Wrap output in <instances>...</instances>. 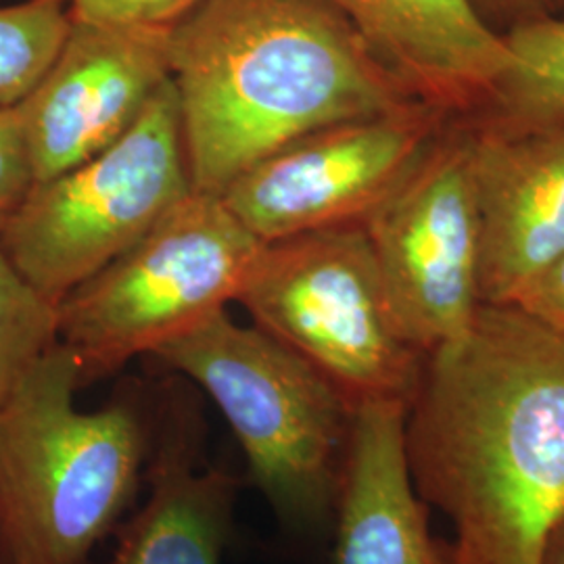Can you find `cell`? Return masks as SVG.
I'll return each instance as SVG.
<instances>
[{
  "label": "cell",
  "mask_w": 564,
  "mask_h": 564,
  "mask_svg": "<svg viewBox=\"0 0 564 564\" xmlns=\"http://www.w3.org/2000/svg\"><path fill=\"white\" fill-rule=\"evenodd\" d=\"M36 184L20 111L0 109V230L13 218Z\"/></svg>",
  "instance_id": "cell-19"
},
{
  "label": "cell",
  "mask_w": 564,
  "mask_h": 564,
  "mask_svg": "<svg viewBox=\"0 0 564 564\" xmlns=\"http://www.w3.org/2000/svg\"><path fill=\"white\" fill-rule=\"evenodd\" d=\"M69 20L170 32L202 0H55Z\"/></svg>",
  "instance_id": "cell-18"
},
{
  "label": "cell",
  "mask_w": 564,
  "mask_h": 564,
  "mask_svg": "<svg viewBox=\"0 0 564 564\" xmlns=\"http://www.w3.org/2000/svg\"><path fill=\"white\" fill-rule=\"evenodd\" d=\"M142 481L149 498L118 524V545L105 564H220L239 479L205 464V424L188 403L170 400L155 412Z\"/></svg>",
  "instance_id": "cell-13"
},
{
  "label": "cell",
  "mask_w": 564,
  "mask_h": 564,
  "mask_svg": "<svg viewBox=\"0 0 564 564\" xmlns=\"http://www.w3.org/2000/svg\"><path fill=\"white\" fill-rule=\"evenodd\" d=\"M258 241L220 195L191 191L139 241L57 303L82 387L151 356L237 302Z\"/></svg>",
  "instance_id": "cell-5"
},
{
  "label": "cell",
  "mask_w": 564,
  "mask_h": 564,
  "mask_svg": "<svg viewBox=\"0 0 564 564\" xmlns=\"http://www.w3.org/2000/svg\"><path fill=\"white\" fill-rule=\"evenodd\" d=\"M538 564H564V514L547 533Z\"/></svg>",
  "instance_id": "cell-22"
},
{
  "label": "cell",
  "mask_w": 564,
  "mask_h": 564,
  "mask_svg": "<svg viewBox=\"0 0 564 564\" xmlns=\"http://www.w3.org/2000/svg\"><path fill=\"white\" fill-rule=\"evenodd\" d=\"M364 228L403 339L429 354L460 337L481 305V226L463 118L447 121Z\"/></svg>",
  "instance_id": "cell-8"
},
{
  "label": "cell",
  "mask_w": 564,
  "mask_h": 564,
  "mask_svg": "<svg viewBox=\"0 0 564 564\" xmlns=\"http://www.w3.org/2000/svg\"><path fill=\"white\" fill-rule=\"evenodd\" d=\"M57 341V305L25 281L0 249V405Z\"/></svg>",
  "instance_id": "cell-17"
},
{
  "label": "cell",
  "mask_w": 564,
  "mask_h": 564,
  "mask_svg": "<svg viewBox=\"0 0 564 564\" xmlns=\"http://www.w3.org/2000/svg\"><path fill=\"white\" fill-rule=\"evenodd\" d=\"M529 314L564 330V256L517 300Z\"/></svg>",
  "instance_id": "cell-20"
},
{
  "label": "cell",
  "mask_w": 564,
  "mask_h": 564,
  "mask_svg": "<svg viewBox=\"0 0 564 564\" xmlns=\"http://www.w3.org/2000/svg\"><path fill=\"white\" fill-rule=\"evenodd\" d=\"M510 65L484 107L466 118L498 130L564 120V15L505 32Z\"/></svg>",
  "instance_id": "cell-15"
},
{
  "label": "cell",
  "mask_w": 564,
  "mask_h": 564,
  "mask_svg": "<svg viewBox=\"0 0 564 564\" xmlns=\"http://www.w3.org/2000/svg\"><path fill=\"white\" fill-rule=\"evenodd\" d=\"M449 120L419 101L326 126L253 163L220 197L262 242L364 224L419 165Z\"/></svg>",
  "instance_id": "cell-9"
},
{
  "label": "cell",
  "mask_w": 564,
  "mask_h": 564,
  "mask_svg": "<svg viewBox=\"0 0 564 564\" xmlns=\"http://www.w3.org/2000/svg\"><path fill=\"white\" fill-rule=\"evenodd\" d=\"M405 403L368 400L356 421L333 523V564H456L431 533L403 452Z\"/></svg>",
  "instance_id": "cell-14"
},
{
  "label": "cell",
  "mask_w": 564,
  "mask_h": 564,
  "mask_svg": "<svg viewBox=\"0 0 564 564\" xmlns=\"http://www.w3.org/2000/svg\"><path fill=\"white\" fill-rule=\"evenodd\" d=\"M167 55L193 188L212 195L305 134L419 102L323 0H202Z\"/></svg>",
  "instance_id": "cell-2"
},
{
  "label": "cell",
  "mask_w": 564,
  "mask_h": 564,
  "mask_svg": "<svg viewBox=\"0 0 564 564\" xmlns=\"http://www.w3.org/2000/svg\"><path fill=\"white\" fill-rule=\"evenodd\" d=\"M463 120L481 226V303H517L564 256V120L523 130Z\"/></svg>",
  "instance_id": "cell-11"
},
{
  "label": "cell",
  "mask_w": 564,
  "mask_h": 564,
  "mask_svg": "<svg viewBox=\"0 0 564 564\" xmlns=\"http://www.w3.org/2000/svg\"><path fill=\"white\" fill-rule=\"evenodd\" d=\"M55 343L0 405V564H88L141 487L155 414L120 395L95 412Z\"/></svg>",
  "instance_id": "cell-3"
},
{
  "label": "cell",
  "mask_w": 564,
  "mask_h": 564,
  "mask_svg": "<svg viewBox=\"0 0 564 564\" xmlns=\"http://www.w3.org/2000/svg\"><path fill=\"white\" fill-rule=\"evenodd\" d=\"M72 20L55 0L0 7V109L20 105L57 57Z\"/></svg>",
  "instance_id": "cell-16"
},
{
  "label": "cell",
  "mask_w": 564,
  "mask_h": 564,
  "mask_svg": "<svg viewBox=\"0 0 564 564\" xmlns=\"http://www.w3.org/2000/svg\"><path fill=\"white\" fill-rule=\"evenodd\" d=\"M473 2L477 4L485 20L489 21L491 15L494 18L498 15L510 21V28L524 21L564 15V0H473Z\"/></svg>",
  "instance_id": "cell-21"
},
{
  "label": "cell",
  "mask_w": 564,
  "mask_h": 564,
  "mask_svg": "<svg viewBox=\"0 0 564 564\" xmlns=\"http://www.w3.org/2000/svg\"><path fill=\"white\" fill-rule=\"evenodd\" d=\"M193 191L172 80L101 153L36 182L0 249L48 302L113 262Z\"/></svg>",
  "instance_id": "cell-7"
},
{
  "label": "cell",
  "mask_w": 564,
  "mask_h": 564,
  "mask_svg": "<svg viewBox=\"0 0 564 564\" xmlns=\"http://www.w3.org/2000/svg\"><path fill=\"white\" fill-rule=\"evenodd\" d=\"M167 34L74 21L36 88L18 105L36 182L101 153L170 78Z\"/></svg>",
  "instance_id": "cell-10"
},
{
  "label": "cell",
  "mask_w": 564,
  "mask_h": 564,
  "mask_svg": "<svg viewBox=\"0 0 564 564\" xmlns=\"http://www.w3.org/2000/svg\"><path fill=\"white\" fill-rule=\"evenodd\" d=\"M419 99L475 116L510 65V48L473 0H323Z\"/></svg>",
  "instance_id": "cell-12"
},
{
  "label": "cell",
  "mask_w": 564,
  "mask_h": 564,
  "mask_svg": "<svg viewBox=\"0 0 564 564\" xmlns=\"http://www.w3.org/2000/svg\"><path fill=\"white\" fill-rule=\"evenodd\" d=\"M403 452L421 500L456 527V564H538L564 514V330L481 303L426 354Z\"/></svg>",
  "instance_id": "cell-1"
},
{
  "label": "cell",
  "mask_w": 564,
  "mask_h": 564,
  "mask_svg": "<svg viewBox=\"0 0 564 564\" xmlns=\"http://www.w3.org/2000/svg\"><path fill=\"white\" fill-rule=\"evenodd\" d=\"M237 302L351 402L412 400L426 354L393 321L364 224L263 242Z\"/></svg>",
  "instance_id": "cell-6"
},
{
  "label": "cell",
  "mask_w": 564,
  "mask_h": 564,
  "mask_svg": "<svg viewBox=\"0 0 564 564\" xmlns=\"http://www.w3.org/2000/svg\"><path fill=\"white\" fill-rule=\"evenodd\" d=\"M151 358L188 377L237 435L253 484L282 527L333 533L356 405L293 349L226 310L163 343Z\"/></svg>",
  "instance_id": "cell-4"
}]
</instances>
